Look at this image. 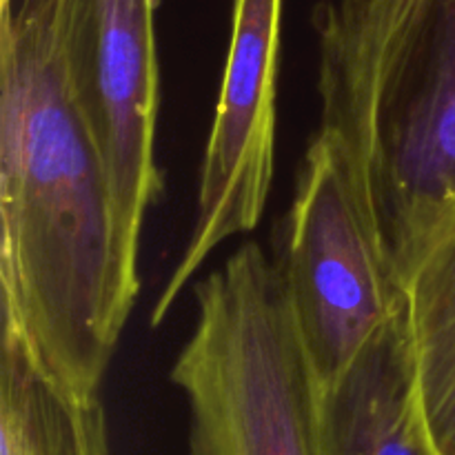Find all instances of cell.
Returning a JSON list of instances; mask_svg holds the SVG:
<instances>
[{
  "label": "cell",
  "instance_id": "1",
  "mask_svg": "<svg viewBox=\"0 0 455 455\" xmlns=\"http://www.w3.org/2000/svg\"><path fill=\"white\" fill-rule=\"evenodd\" d=\"M69 0L0 13L3 324L80 394H98L114 323V216L67 71Z\"/></svg>",
  "mask_w": 455,
  "mask_h": 455
},
{
  "label": "cell",
  "instance_id": "2",
  "mask_svg": "<svg viewBox=\"0 0 455 455\" xmlns=\"http://www.w3.org/2000/svg\"><path fill=\"white\" fill-rule=\"evenodd\" d=\"M311 20L320 132L403 284L455 213V0H327Z\"/></svg>",
  "mask_w": 455,
  "mask_h": 455
},
{
  "label": "cell",
  "instance_id": "3",
  "mask_svg": "<svg viewBox=\"0 0 455 455\" xmlns=\"http://www.w3.org/2000/svg\"><path fill=\"white\" fill-rule=\"evenodd\" d=\"M194 331L172 367L187 455H318L315 385L278 260L235 249L196 287Z\"/></svg>",
  "mask_w": 455,
  "mask_h": 455
},
{
  "label": "cell",
  "instance_id": "4",
  "mask_svg": "<svg viewBox=\"0 0 455 455\" xmlns=\"http://www.w3.org/2000/svg\"><path fill=\"white\" fill-rule=\"evenodd\" d=\"M278 260L315 385L336 380L404 309V289L369 222L342 147H307Z\"/></svg>",
  "mask_w": 455,
  "mask_h": 455
},
{
  "label": "cell",
  "instance_id": "5",
  "mask_svg": "<svg viewBox=\"0 0 455 455\" xmlns=\"http://www.w3.org/2000/svg\"><path fill=\"white\" fill-rule=\"evenodd\" d=\"M156 0H69L71 93L105 172L114 216V323L123 333L140 291L145 216L163 191L156 164L160 67Z\"/></svg>",
  "mask_w": 455,
  "mask_h": 455
},
{
  "label": "cell",
  "instance_id": "6",
  "mask_svg": "<svg viewBox=\"0 0 455 455\" xmlns=\"http://www.w3.org/2000/svg\"><path fill=\"white\" fill-rule=\"evenodd\" d=\"M283 0H234L229 52L204 147L198 216L151 309L158 327L196 271L225 240L256 229L269 200L275 151V74Z\"/></svg>",
  "mask_w": 455,
  "mask_h": 455
},
{
  "label": "cell",
  "instance_id": "7",
  "mask_svg": "<svg viewBox=\"0 0 455 455\" xmlns=\"http://www.w3.org/2000/svg\"><path fill=\"white\" fill-rule=\"evenodd\" d=\"M318 455H438L431 443L404 309L315 394Z\"/></svg>",
  "mask_w": 455,
  "mask_h": 455
},
{
  "label": "cell",
  "instance_id": "8",
  "mask_svg": "<svg viewBox=\"0 0 455 455\" xmlns=\"http://www.w3.org/2000/svg\"><path fill=\"white\" fill-rule=\"evenodd\" d=\"M0 455H109L105 407L53 378L3 324Z\"/></svg>",
  "mask_w": 455,
  "mask_h": 455
},
{
  "label": "cell",
  "instance_id": "9",
  "mask_svg": "<svg viewBox=\"0 0 455 455\" xmlns=\"http://www.w3.org/2000/svg\"><path fill=\"white\" fill-rule=\"evenodd\" d=\"M403 289L422 416L435 453L455 455V213Z\"/></svg>",
  "mask_w": 455,
  "mask_h": 455
},
{
  "label": "cell",
  "instance_id": "10",
  "mask_svg": "<svg viewBox=\"0 0 455 455\" xmlns=\"http://www.w3.org/2000/svg\"><path fill=\"white\" fill-rule=\"evenodd\" d=\"M9 7H12V0H0V12H4Z\"/></svg>",
  "mask_w": 455,
  "mask_h": 455
}]
</instances>
